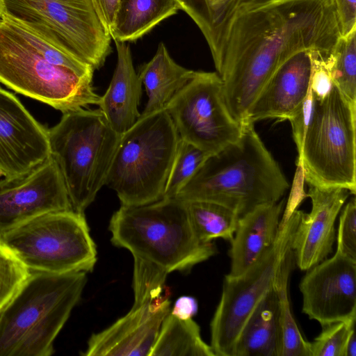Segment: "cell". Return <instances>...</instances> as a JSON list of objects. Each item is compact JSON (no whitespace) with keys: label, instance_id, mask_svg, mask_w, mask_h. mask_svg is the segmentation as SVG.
I'll use <instances>...</instances> for the list:
<instances>
[{"label":"cell","instance_id":"obj_20","mask_svg":"<svg viewBox=\"0 0 356 356\" xmlns=\"http://www.w3.org/2000/svg\"><path fill=\"white\" fill-rule=\"evenodd\" d=\"M115 44L118 53L116 67L98 106L111 127L121 135L140 116L138 108L142 81L134 69L129 46L123 42L115 41Z\"/></svg>","mask_w":356,"mask_h":356},{"label":"cell","instance_id":"obj_34","mask_svg":"<svg viewBox=\"0 0 356 356\" xmlns=\"http://www.w3.org/2000/svg\"><path fill=\"white\" fill-rule=\"evenodd\" d=\"M314 103V98L309 86L306 97L288 120L291 124L293 138L297 147L298 157L302 152L305 136L312 114Z\"/></svg>","mask_w":356,"mask_h":356},{"label":"cell","instance_id":"obj_22","mask_svg":"<svg viewBox=\"0 0 356 356\" xmlns=\"http://www.w3.org/2000/svg\"><path fill=\"white\" fill-rule=\"evenodd\" d=\"M195 71L177 64L165 44L160 43L154 57L139 68L138 76L148 97L141 115L165 109L176 94L193 77Z\"/></svg>","mask_w":356,"mask_h":356},{"label":"cell","instance_id":"obj_21","mask_svg":"<svg viewBox=\"0 0 356 356\" xmlns=\"http://www.w3.org/2000/svg\"><path fill=\"white\" fill-rule=\"evenodd\" d=\"M280 353L279 300L273 285L244 324L234 356H280Z\"/></svg>","mask_w":356,"mask_h":356},{"label":"cell","instance_id":"obj_1","mask_svg":"<svg viewBox=\"0 0 356 356\" xmlns=\"http://www.w3.org/2000/svg\"><path fill=\"white\" fill-rule=\"evenodd\" d=\"M341 35L335 0H230L209 47L231 115L241 124L285 61L309 49L330 55Z\"/></svg>","mask_w":356,"mask_h":356},{"label":"cell","instance_id":"obj_27","mask_svg":"<svg viewBox=\"0 0 356 356\" xmlns=\"http://www.w3.org/2000/svg\"><path fill=\"white\" fill-rule=\"evenodd\" d=\"M329 67L334 86L356 105V28L339 37L329 56Z\"/></svg>","mask_w":356,"mask_h":356},{"label":"cell","instance_id":"obj_36","mask_svg":"<svg viewBox=\"0 0 356 356\" xmlns=\"http://www.w3.org/2000/svg\"><path fill=\"white\" fill-rule=\"evenodd\" d=\"M197 302L195 298L182 296L177 299L170 313L180 319H188L197 314Z\"/></svg>","mask_w":356,"mask_h":356},{"label":"cell","instance_id":"obj_18","mask_svg":"<svg viewBox=\"0 0 356 356\" xmlns=\"http://www.w3.org/2000/svg\"><path fill=\"white\" fill-rule=\"evenodd\" d=\"M311 72V60L307 51L291 57L265 83L249 108L245 121L254 123L265 119L288 120L308 93Z\"/></svg>","mask_w":356,"mask_h":356},{"label":"cell","instance_id":"obj_35","mask_svg":"<svg viewBox=\"0 0 356 356\" xmlns=\"http://www.w3.org/2000/svg\"><path fill=\"white\" fill-rule=\"evenodd\" d=\"M90 1L102 23L110 33L119 0H90Z\"/></svg>","mask_w":356,"mask_h":356},{"label":"cell","instance_id":"obj_23","mask_svg":"<svg viewBox=\"0 0 356 356\" xmlns=\"http://www.w3.org/2000/svg\"><path fill=\"white\" fill-rule=\"evenodd\" d=\"M179 10L174 0H119L109 33L111 39L136 40Z\"/></svg>","mask_w":356,"mask_h":356},{"label":"cell","instance_id":"obj_6","mask_svg":"<svg viewBox=\"0 0 356 356\" xmlns=\"http://www.w3.org/2000/svg\"><path fill=\"white\" fill-rule=\"evenodd\" d=\"M120 138L99 108L64 113L60 122L48 129L51 156L74 211L84 213L105 185Z\"/></svg>","mask_w":356,"mask_h":356},{"label":"cell","instance_id":"obj_11","mask_svg":"<svg viewBox=\"0 0 356 356\" xmlns=\"http://www.w3.org/2000/svg\"><path fill=\"white\" fill-rule=\"evenodd\" d=\"M302 211L293 210L281 220L273 243L243 274L225 275L219 303L211 321V346L216 356H234L236 341L247 319L273 288L280 264L291 248Z\"/></svg>","mask_w":356,"mask_h":356},{"label":"cell","instance_id":"obj_19","mask_svg":"<svg viewBox=\"0 0 356 356\" xmlns=\"http://www.w3.org/2000/svg\"><path fill=\"white\" fill-rule=\"evenodd\" d=\"M284 200L259 206L241 216L231 241L229 277L245 272L273 243Z\"/></svg>","mask_w":356,"mask_h":356},{"label":"cell","instance_id":"obj_33","mask_svg":"<svg viewBox=\"0 0 356 356\" xmlns=\"http://www.w3.org/2000/svg\"><path fill=\"white\" fill-rule=\"evenodd\" d=\"M337 245L342 252L356 259V200L353 197L343 209L337 233Z\"/></svg>","mask_w":356,"mask_h":356},{"label":"cell","instance_id":"obj_38","mask_svg":"<svg viewBox=\"0 0 356 356\" xmlns=\"http://www.w3.org/2000/svg\"><path fill=\"white\" fill-rule=\"evenodd\" d=\"M4 13L3 0H0V17Z\"/></svg>","mask_w":356,"mask_h":356},{"label":"cell","instance_id":"obj_31","mask_svg":"<svg viewBox=\"0 0 356 356\" xmlns=\"http://www.w3.org/2000/svg\"><path fill=\"white\" fill-rule=\"evenodd\" d=\"M179 10L194 21L208 45L212 41L214 27L230 0H174Z\"/></svg>","mask_w":356,"mask_h":356},{"label":"cell","instance_id":"obj_29","mask_svg":"<svg viewBox=\"0 0 356 356\" xmlns=\"http://www.w3.org/2000/svg\"><path fill=\"white\" fill-rule=\"evenodd\" d=\"M31 271L0 240V312L29 277Z\"/></svg>","mask_w":356,"mask_h":356},{"label":"cell","instance_id":"obj_13","mask_svg":"<svg viewBox=\"0 0 356 356\" xmlns=\"http://www.w3.org/2000/svg\"><path fill=\"white\" fill-rule=\"evenodd\" d=\"M302 312L323 327L356 318V259L334 254L307 270L300 282Z\"/></svg>","mask_w":356,"mask_h":356},{"label":"cell","instance_id":"obj_7","mask_svg":"<svg viewBox=\"0 0 356 356\" xmlns=\"http://www.w3.org/2000/svg\"><path fill=\"white\" fill-rule=\"evenodd\" d=\"M0 83L63 113L97 105L92 77L49 63L24 38L19 26L0 17Z\"/></svg>","mask_w":356,"mask_h":356},{"label":"cell","instance_id":"obj_32","mask_svg":"<svg viewBox=\"0 0 356 356\" xmlns=\"http://www.w3.org/2000/svg\"><path fill=\"white\" fill-rule=\"evenodd\" d=\"M356 318L324 326L320 334L310 343L312 356H343L348 337L355 328Z\"/></svg>","mask_w":356,"mask_h":356},{"label":"cell","instance_id":"obj_10","mask_svg":"<svg viewBox=\"0 0 356 356\" xmlns=\"http://www.w3.org/2000/svg\"><path fill=\"white\" fill-rule=\"evenodd\" d=\"M4 16L95 70L111 52V37L90 0H3Z\"/></svg>","mask_w":356,"mask_h":356},{"label":"cell","instance_id":"obj_25","mask_svg":"<svg viewBox=\"0 0 356 356\" xmlns=\"http://www.w3.org/2000/svg\"><path fill=\"white\" fill-rule=\"evenodd\" d=\"M293 254L291 248L283 257L274 282L277 294L281 328L280 356H312L310 342L302 336L293 316L289 295L288 283Z\"/></svg>","mask_w":356,"mask_h":356},{"label":"cell","instance_id":"obj_14","mask_svg":"<svg viewBox=\"0 0 356 356\" xmlns=\"http://www.w3.org/2000/svg\"><path fill=\"white\" fill-rule=\"evenodd\" d=\"M69 209L67 191L51 156L22 177L0 179V233L39 215Z\"/></svg>","mask_w":356,"mask_h":356},{"label":"cell","instance_id":"obj_24","mask_svg":"<svg viewBox=\"0 0 356 356\" xmlns=\"http://www.w3.org/2000/svg\"><path fill=\"white\" fill-rule=\"evenodd\" d=\"M149 356H216L202 339L193 318L180 319L170 313L161 326Z\"/></svg>","mask_w":356,"mask_h":356},{"label":"cell","instance_id":"obj_8","mask_svg":"<svg viewBox=\"0 0 356 356\" xmlns=\"http://www.w3.org/2000/svg\"><path fill=\"white\" fill-rule=\"evenodd\" d=\"M355 125L356 105L334 83L325 97L314 98L298 163L309 186L339 187L355 195Z\"/></svg>","mask_w":356,"mask_h":356},{"label":"cell","instance_id":"obj_30","mask_svg":"<svg viewBox=\"0 0 356 356\" xmlns=\"http://www.w3.org/2000/svg\"><path fill=\"white\" fill-rule=\"evenodd\" d=\"M134 259V303L154 299L170 293L165 284L168 273L150 262L139 258Z\"/></svg>","mask_w":356,"mask_h":356},{"label":"cell","instance_id":"obj_4","mask_svg":"<svg viewBox=\"0 0 356 356\" xmlns=\"http://www.w3.org/2000/svg\"><path fill=\"white\" fill-rule=\"evenodd\" d=\"M108 229L114 245L167 273L190 270L216 253L212 242H202L196 236L186 202L175 197L138 206L121 205L112 216Z\"/></svg>","mask_w":356,"mask_h":356},{"label":"cell","instance_id":"obj_2","mask_svg":"<svg viewBox=\"0 0 356 356\" xmlns=\"http://www.w3.org/2000/svg\"><path fill=\"white\" fill-rule=\"evenodd\" d=\"M241 125L239 139L209 155L175 198L217 203L239 217L280 200L289 187L285 175L254 123L245 121Z\"/></svg>","mask_w":356,"mask_h":356},{"label":"cell","instance_id":"obj_15","mask_svg":"<svg viewBox=\"0 0 356 356\" xmlns=\"http://www.w3.org/2000/svg\"><path fill=\"white\" fill-rule=\"evenodd\" d=\"M50 156L48 129L0 87V177H22Z\"/></svg>","mask_w":356,"mask_h":356},{"label":"cell","instance_id":"obj_28","mask_svg":"<svg viewBox=\"0 0 356 356\" xmlns=\"http://www.w3.org/2000/svg\"><path fill=\"white\" fill-rule=\"evenodd\" d=\"M209 155L180 138L163 198L175 197Z\"/></svg>","mask_w":356,"mask_h":356},{"label":"cell","instance_id":"obj_5","mask_svg":"<svg viewBox=\"0 0 356 356\" xmlns=\"http://www.w3.org/2000/svg\"><path fill=\"white\" fill-rule=\"evenodd\" d=\"M179 140L166 109L140 115L120 135L105 185L116 192L121 205L163 198Z\"/></svg>","mask_w":356,"mask_h":356},{"label":"cell","instance_id":"obj_12","mask_svg":"<svg viewBox=\"0 0 356 356\" xmlns=\"http://www.w3.org/2000/svg\"><path fill=\"white\" fill-rule=\"evenodd\" d=\"M181 139L209 154L241 137L242 125L229 113L217 72L195 71L166 107Z\"/></svg>","mask_w":356,"mask_h":356},{"label":"cell","instance_id":"obj_9","mask_svg":"<svg viewBox=\"0 0 356 356\" xmlns=\"http://www.w3.org/2000/svg\"><path fill=\"white\" fill-rule=\"evenodd\" d=\"M31 272H90L96 245L84 213L73 209L45 213L0 233Z\"/></svg>","mask_w":356,"mask_h":356},{"label":"cell","instance_id":"obj_16","mask_svg":"<svg viewBox=\"0 0 356 356\" xmlns=\"http://www.w3.org/2000/svg\"><path fill=\"white\" fill-rule=\"evenodd\" d=\"M170 293L133 305L131 310L106 329L93 334L86 356H149L161 326L170 314Z\"/></svg>","mask_w":356,"mask_h":356},{"label":"cell","instance_id":"obj_37","mask_svg":"<svg viewBox=\"0 0 356 356\" xmlns=\"http://www.w3.org/2000/svg\"><path fill=\"white\" fill-rule=\"evenodd\" d=\"M343 356H356V337L355 328L350 332L346 340Z\"/></svg>","mask_w":356,"mask_h":356},{"label":"cell","instance_id":"obj_17","mask_svg":"<svg viewBox=\"0 0 356 356\" xmlns=\"http://www.w3.org/2000/svg\"><path fill=\"white\" fill-rule=\"evenodd\" d=\"M350 193L339 187L309 186V213H301L291 241L298 267L307 270L332 252L337 238L335 222Z\"/></svg>","mask_w":356,"mask_h":356},{"label":"cell","instance_id":"obj_26","mask_svg":"<svg viewBox=\"0 0 356 356\" xmlns=\"http://www.w3.org/2000/svg\"><path fill=\"white\" fill-rule=\"evenodd\" d=\"M196 236L204 243L221 238L231 242L239 216L221 204L207 201L186 202Z\"/></svg>","mask_w":356,"mask_h":356},{"label":"cell","instance_id":"obj_3","mask_svg":"<svg viewBox=\"0 0 356 356\" xmlns=\"http://www.w3.org/2000/svg\"><path fill=\"white\" fill-rule=\"evenodd\" d=\"M86 282L85 272H31L0 312V356L51 355Z\"/></svg>","mask_w":356,"mask_h":356}]
</instances>
